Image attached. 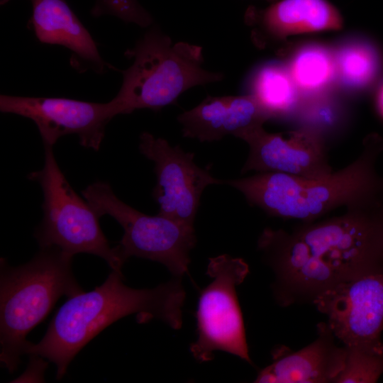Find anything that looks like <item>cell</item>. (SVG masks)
<instances>
[{
	"instance_id": "cell-1",
	"label": "cell",
	"mask_w": 383,
	"mask_h": 383,
	"mask_svg": "<svg viewBox=\"0 0 383 383\" xmlns=\"http://www.w3.org/2000/svg\"><path fill=\"white\" fill-rule=\"evenodd\" d=\"M382 196L292 231H262L257 248L274 272L272 289L278 304H313L338 284L383 267Z\"/></svg>"
},
{
	"instance_id": "cell-2",
	"label": "cell",
	"mask_w": 383,
	"mask_h": 383,
	"mask_svg": "<svg viewBox=\"0 0 383 383\" xmlns=\"http://www.w3.org/2000/svg\"><path fill=\"white\" fill-rule=\"evenodd\" d=\"M186 292L181 277L152 289H133L123 283L122 272L112 270L104 282L88 292L69 297L57 310L37 344L28 343L25 354L48 360L60 379L75 355L107 326L136 313L138 323L159 319L172 328L182 326Z\"/></svg>"
},
{
	"instance_id": "cell-3",
	"label": "cell",
	"mask_w": 383,
	"mask_h": 383,
	"mask_svg": "<svg viewBox=\"0 0 383 383\" xmlns=\"http://www.w3.org/2000/svg\"><path fill=\"white\" fill-rule=\"evenodd\" d=\"M383 152V139L369 136L357 158L346 167L316 178L279 172L223 180L240 191L249 204L271 216L311 222L340 206L383 193V177L377 162Z\"/></svg>"
},
{
	"instance_id": "cell-4",
	"label": "cell",
	"mask_w": 383,
	"mask_h": 383,
	"mask_svg": "<svg viewBox=\"0 0 383 383\" xmlns=\"http://www.w3.org/2000/svg\"><path fill=\"white\" fill-rule=\"evenodd\" d=\"M72 257L49 248H40L30 261L18 267L1 258L0 361L10 373L25 354L27 335L57 301L84 292L73 275Z\"/></svg>"
},
{
	"instance_id": "cell-5",
	"label": "cell",
	"mask_w": 383,
	"mask_h": 383,
	"mask_svg": "<svg viewBox=\"0 0 383 383\" xmlns=\"http://www.w3.org/2000/svg\"><path fill=\"white\" fill-rule=\"evenodd\" d=\"M124 55L133 59L120 70L122 84L111 100L117 115L137 109L155 111L172 104L187 90L221 81L224 75L202 67V48L184 42L173 43L157 28L148 30Z\"/></svg>"
},
{
	"instance_id": "cell-6",
	"label": "cell",
	"mask_w": 383,
	"mask_h": 383,
	"mask_svg": "<svg viewBox=\"0 0 383 383\" xmlns=\"http://www.w3.org/2000/svg\"><path fill=\"white\" fill-rule=\"evenodd\" d=\"M43 167L28 175L40 185L43 218L35 231L40 248H55L74 256L88 253L122 272L124 262L111 248L99 223L100 216L72 189L59 167L52 146L44 145Z\"/></svg>"
},
{
	"instance_id": "cell-7",
	"label": "cell",
	"mask_w": 383,
	"mask_h": 383,
	"mask_svg": "<svg viewBox=\"0 0 383 383\" xmlns=\"http://www.w3.org/2000/svg\"><path fill=\"white\" fill-rule=\"evenodd\" d=\"M82 194L100 217L109 215L123 228L115 248L124 263L137 257L162 264L175 277L188 272L190 252L196 243L194 226L136 210L119 199L108 182L92 183Z\"/></svg>"
},
{
	"instance_id": "cell-8",
	"label": "cell",
	"mask_w": 383,
	"mask_h": 383,
	"mask_svg": "<svg viewBox=\"0 0 383 383\" xmlns=\"http://www.w3.org/2000/svg\"><path fill=\"white\" fill-rule=\"evenodd\" d=\"M248 273V265L241 258L226 254L209 258L206 274L212 281L201 292L197 338L189 348L199 362L213 360V353L221 350L252 363L236 292Z\"/></svg>"
},
{
	"instance_id": "cell-9",
	"label": "cell",
	"mask_w": 383,
	"mask_h": 383,
	"mask_svg": "<svg viewBox=\"0 0 383 383\" xmlns=\"http://www.w3.org/2000/svg\"><path fill=\"white\" fill-rule=\"evenodd\" d=\"M335 337L348 348L383 343V267L326 290L313 301Z\"/></svg>"
},
{
	"instance_id": "cell-10",
	"label": "cell",
	"mask_w": 383,
	"mask_h": 383,
	"mask_svg": "<svg viewBox=\"0 0 383 383\" xmlns=\"http://www.w3.org/2000/svg\"><path fill=\"white\" fill-rule=\"evenodd\" d=\"M139 150L154 162L157 183L152 197L159 214L194 226L201 194L211 184H223L209 170L194 162V153L172 146L167 140L148 132L140 135Z\"/></svg>"
},
{
	"instance_id": "cell-11",
	"label": "cell",
	"mask_w": 383,
	"mask_h": 383,
	"mask_svg": "<svg viewBox=\"0 0 383 383\" xmlns=\"http://www.w3.org/2000/svg\"><path fill=\"white\" fill-rule=\"evenodd\" d=\"M0 111L32 120L44 145L53 147L67 135H76L82 146L99 150L105 128L117 116L111 101L95 103L67 98L30 97L1 94Z\"/></svg>"
},
{
	"instance_id": "cell-12",
	"label": "cell",
	"mask_w": 383,
	"mask_h": 383,
	"mask_svg": "<svg viewBox=\"0 0 383 383\" xmlns=\"http://www.w3.org/2000/svg\"><path fill=\"white\" fill-rule=\"evenodd\" d=\"M237 138L249 145L248 156L241 170L243 174L254 170L316 178L333 172L325 142L307 130L273 133L267 132L261 126Z\"/></svg>"
},
{
	"instance_id": "cell-13",
	"label": "cell",
	"mask_w": 383,
	"mask_h": 383,
	"mask_svg": "<svg viewBox=\"0 0 383 383\" xmlns=\"http://www.w3.org/2000/svg\"><path fill=\"white\" fill-rule=\"evenodd\" d=\"M328 323L318 325V337L295 352L274 353L272 364L260 370L257 383H335L344 367L346 348L338 346Z\"/></svg>"
},
{
	"instance_id": "cell-14",
	"label": "cell",
	"mask_w": 383,
	"mask_h": 383,
	"mask_svg": "<svg viewBox=\"0 0 383 383\" xmlns=\"http://www.w3.org/2000/svg\"><path fill=\"white\" fill-rule=\"evenodd\" d=\"M258 45L304 33L339 30L343 18L327 0H278L264 9L249 7L245 15Z\"/></svg>"
},
{
	"instance_id": "cell-15",
	"label": "cell",
	"mask_w": 383,
	"mask_h": 383,
	"mask_svg": "<svg viewBox=\"0 0 383 383\" xmlns=\"http://www.w3.org/2000/svg\"><path fill=\"white\" fill-rule=\"evenodd\" d=\"M270 118L251 94L208 96L194 108L177 116L182 135L200 142L220 140L263 126Z\"/></svg>"
},
{
	"instance_id": "cell-16",
	"label": "cell",
	"mask_w": 383,
	"mask_h": 383,
	"mask_svg": "<svg viewBox=\"0 0 383 383\" xmlns=\"http://www.w3.org/2000/svg\"><path fill=\"white\" fill-rule=\"evenodd\" d=\"M32 14L28 26L42 43L68 48L72 65H84L99 73L106 66L95 41L65 0H30Z\"/></svg>"
},
{
	"instance_id": "cell-17",
	"label": "cell",
	"mask_w": 383,
	"mask_h": 383,
	"mask_svg": "<svg viewBox=\"0 0 383 383\" xmlns=\"http://www.w3.org/2000/svg\"><path fill=\"white\" fill-rule=\"evenodd\" d=\"M299 89L287 67L279 62L260 67L250 82L252 95L270 118L292 113L300 105Z\"/></svg>"
},
{
	"instance_id": "cell-18",
	"label": "cell",
	"mask_w": 383,
	"mask_h": 383,
	"mask_svg": "<svg viewBox=\"0 0 383 383\" xmlns=\"http://www.w3.org/2000/svg\"><path fill=\"white\" fill-rule=\"evenodd\" d=\"M287 68L299 91L316 92L333 79L336 65L328 49L312 44L299 49Z\"/></svg>"
},
{
	"instance_id": "cell-19",
	"label": "cell",
	"mask_w": 383,
	"mask_h": 383,
	"mask_svg": "<svg viewBox=\"0 0 383 383\" xmlns=\"http://www.w3.org/2000/svg\"><path fill=\"white\" fill-rule=\"evenodd\" d=\"M336 71L348 86L361 88L376 78L380 67L377 50L366 42H353L343 46L335 58Z\"/></svg>"
},
{
	"instance_id": "cell-20",
	"label": "cell",
	"mask_w": 383,
	"mask_h": 383,
	"mask_svg": "<svg viewBox=\"0 0 383 383\" xmlns=\"http://www.w3.org/2000/svg\"><path fill=\"white\" fill-rule=\"evenodd\" d=\"M345 348V365L335 383L376 382L383 374V343L371 348Z\"/></svg>"
},
{
	"instance_id": "cell-21",
	"label": "cell",
	"mask_w": 383,
	"mask_h": 383,
	"mask_svg": "<svg viewBox=\"0 0 383 383\" xmlns=\"http://www.w3.org/2000/svg\"><path fill=\"white\" fill-rule=\"evenodd\" d=\"M299 106L301 128L307 130L325 142V138L341 126L344 112L340 106L330 101H313Z\"/></svg>"
},
{
	"instance_id": "cell-22",
	"label": "cell",
	"mask_w": 383,
	"mask_h": 383,
	"mask_svg": "<svg viewBox=\"0 0 383 383\" xmlns=\"http://www.w3.org/2000/svg\"><path fill=\"white\" fill-rule=\"evenodd\" d=\"M376 106L379 113L383 118V84L381 85L377 94Z\"/></svg>"
},
{
	"instance_id": "cell-23",
	"label": "cell",
	"mask_w": 383,
	"mask_h": 383,
	"mask_svg": "<svg viewBox=\"0 0 383 383\" xmlns=\"http://www.w3.org/2000/svg\"><path fill=\"white\" fill-rule=\"evenodd\" d=\"M10 0H0L1 5H4L6 3H8Z\"/></svg>"
},
{
	"instance_id": "cell-24",
	"label": "cell",
	"mask_w": 383,
	"mask_h": 383,
	"mask_svg": "<svg viewBox=\"0 0 383 383\" xmlns=\"http://www.w3.org/2000/svg\"><path fill=\"white\" fill-rule=\"evenodd\" d=\"M267 1H268L269 2H271V3H274V2H275V1H277L278 0H267Z\"/></svg>"
},
{
	"instance_id": "cell-25",
	"label": "cell",
	"mask_w": 383,
	"mask_h": 383,
	"mask_svg": "<svg viewBox=\"0 0 383 383\" xmlns=\"http://www.w3.org/2000/svg\"><path fill=\"white\" fill-rule=\"evenodd\" d=\"M382 206H383V196H382Z\"/></svg>"
}]
</instances>
